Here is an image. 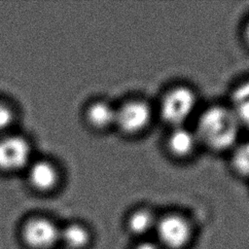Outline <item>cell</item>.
I'll use <instances>...</instances> for the list:
<instances>
[{
  "label": "cell",
  "instance_id": "obj_8",
  "mask_svg": "<svg viewBox=\"0 0 249 249\" xmlns=\"http://www.w3.org/2000/svg\"><path fill=\"white\" fill-rule=\"evenodd\" d=\"M158 217L155 213L146 208L140 207L134 209L126 219V228L130 234L144 238L149 233L154 232Z\"/></svg>",
  "mask_w": 249,
  "mask_h": 249
},
{
  "label": "cell",
  "instance_id": "obj_10",
  "mask_svg": "<svg viewBox=\"0 0 249 249\" xmlns=\"http://www.w3.org/2000/svg\"><path fill=\"white\" fill-rule=\"evenodd\" d=\"M30 183L40 191H49L54 187L58 180L57 171L48 161L34 163L29 171Z\"/></svg>",
  "mask_w": 249,
  "mask_h": 249
},
{
  "label": "cell",
  "instance_id": "obj_7",
  "mask_svg": "<svg viewBox=\"0 0 249 249\" xmlns=\"http://www.w3.org/2000/svg\"><path fill=\"white\" fill-rule=\"evenodd\" d=\"M166 144L171 155L179 159H185L194 154L199 145V141L194 129L183 125L172 128Z\"/></svg>",
  "mask_w": 249,
  "mask_h": 249
},
{
  "label": "cell",
  "instance_id": "obj_9",
  "mask_svg": "<svg viewBox=\"0 0 249 249\" xmlns=\"http://www.w3.org/2000/svg\"><path fill=\"white\" fill-rule=\"evenodd\" d=\"M117 108L102 100L91 103L86 112L89 124L96 129H105L116 123Z\"/></svg>",
  "mask_w": 249,
  "mask_h": 249
},
{
  "label": "cell",
  "instance_id": "obj_6",
  "mask_svg": "<svg viewBox=\"0 0 249 249\" xmlns=\"http://www.w3.org/2000/svg\"><path fill=\"white\" fill-rule=\"evenodd\" d=\"M30 157L28 142L19 136L0 139V169L13 171L23 167Z\"/></svg>",
  "mask_w": 249,
  "mask_h": 249
},
{
  "label": "cell",
  "instance_id": "obj_4",
  "mask_svg": "<svg viewBox=\"0 0 249 249\" xmlns=\"http://www.w3.org/2000/svg\"><path fill=\"white\" fill-rule=\"evenodd\" d=\"M152 117V108L145 100L131 99L117 108L115 125L123 133L134 135L148 127Z\"/></svg>",
  "mask_w": 249,
  "mask_h": 249
},
{
  "label": "cell",
  "instance_id": "obj_14",
  "mask_svg": "<svg viewBox=\"0 0 249 249\" xmlns=\"http://www.w3.org/2000/svg\"><path fill=\"white\" fill-rule=\"evenodd\" d=\"M13 120V114L9 107L0 103V130L7 127Z\"/></svg>",
  "mask_w": 249,
  "mask_h": 249
},
{
  "label": "cell",
  "instance_id": "obj_3",
  "mask_svg": "<svg viewBox=\"0 0 249 249\" xmlns=\"http://www.w3.org/2000/svg\"><path fill=\"white\" fill-rule=\"evenodd\" d=\"M154 233L162 249H184L192 239L193 226L186 216L168 213L158 218Z\"/></svg>",
  "mask_w": 249,
  "mask_h": 249
},
{
  "label": "cell",
  "instance_id": "obj_13",
  "mask_svg": "<svg viewBox=\"0 0 249 249\" xmlns=\"http://www.w3.org/2000/svg\"><path fill=\"white\" fill-rule=\"evenodd\" d=\"M231 164L236 173L249 177V141L235 145L231 157Z\"/></svg>",
  "mask_w": 249,
  "mask_h": 249
},
{
  "label": "cell",
  "instance_id": "obj_5",
  "mask_svg": "<svg viewBox=\"0 0 249 249\" xmlns=\"http://www.w3.org/2000/svg\"><path fill=\"white\" fill-rule=\"evenodd\" d=\"M22 237L33 249H49L59 239V230L49 219L34 218L24 225Z\"/></svg>",
  "mask_w": 249,
  "mask_h": 249
},
{
  "label": "cell",
  "instance_id": "obj_1",
  "mask_svg": "<svg viewBox=\"0 0 249 249\" xmlns=\"http://www.w3.org/2000/svg\"><path fill=\"white\" fill-rule=\"evenodd\" d=\"M240 126L230 106L211 105L201 112L194 130L199 144L222 152L235 147Z\"/></svg>",
  "mask_w": 249,
  "mask_h": 249
},
{
  "label": "cell",
  "instance_id": "obj_16",
  "mask_svg": "<svg viewBox=\"0 0 249 249\" xmlns=\"http://www.w3.org/2000/svg\"><path fill=\"white\" fill-rule=\"evenodd\" d=\"M244 39H245V41H246V43H247V45L249 46V21L246 23V25H245V28H244Z\"/></svg>",
  "mask_w": 249,
  "mask_h": 249
},
{
  "label": "cell",
  "instance_id": "obj_11",
  "mask_svg": "<svg viewBox=\"0 0 249 249\" xmlns=\"http://www.w3.org/2000/svg\"><path fill=\"white\" fill-rule=\"evenodd\" d=\"M230 108L240 125L249 128V81L239 84L233 89Z\"/></svg>",
  "mask_w": 249,
  "mask_h": 249
},
{
  "label": "cell",
  "instance_id": "obj_15",
  "mask_svg": "<svg viewBox=\"0 0 249 249\" xmlns=\"http://www.w3.org/2000/svg\"><path fill=\"white\" fill-rule=\"evenodd\" d=\"M133 249H162L156 241L142 240Z\"/></svg>",
  "mask_w": 249,
  "mask_h": 249
},
{
  "label": "cell",
  "instance_id": "obj_2",
  "mask_svg": "<svg viewBox=\"0 0 249 249\" xmlns=\"http://www.w3.org/2000/svg\"><path fill=\"white\" fill-rule=\"evenodd\" d=\"M196 104V94L191 88L177 86L163 94L160 104V114L172 128L183 126L193 116Z\"/></svg>",
  "mask_w": 249,
  "mask_h": 249
},
{
  "label": "cell",
  "instance_id": "obj_12",
  "mask_svg": "<svg viewBox=\"0 0 249 249\" xmlns=\"http://www.w3.org/2000/svg\"><path fill=\"white\" fill-rule=\"evenodd\" d=\"M90 232L81 224H70L59 231V239L71 249H84L90 242Z\"/></svg>",
  "mask_w": 249,
  "mask_h": 249
}]
</instances>
